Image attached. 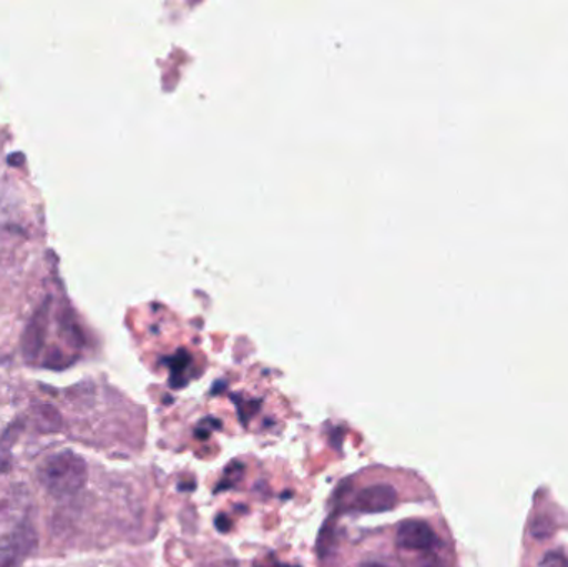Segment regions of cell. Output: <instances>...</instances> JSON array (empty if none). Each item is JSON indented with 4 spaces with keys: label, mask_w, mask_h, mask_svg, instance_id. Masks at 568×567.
<instances>
[{
    "label": "cell",
    "mask_w": 568,
    "mask_h": 567,
    "mask_svg": "<svg viewBox=\"0 0 568 567\" xmlns=\"http://www.w3.org/2000/svg\"><path fill=\"white\" fill-rule=\"evenodd\" d=\"M397 493L389 485H373L354 499V509L361 513H386L396 508Z\"/></svg>",
    "instance_id": "cell-4"
},
{
    "label": "cell",
    "mask_w": 568,
    "mask_h": 567,
    "mask_svg": "<svg viewBox=\"0 0 568 567\" xmlns=\"http://www.w3.org/2000/svg\"><path fill=\"white\" fill-rule=\"evenodd\" d=\"M47 332V313L45 308L37 313L36 318L27 326L26 335H23L22 348L27 360H33L39 356L45 342Z\"/></svg>",
    "instance_id": "cell-5"
},
{
    "label": "cell",
    "mask_w": 568,
    "mask_h": 567,
    "mask_svg": "<svg viewBox=\"0 0 568 567\" xmlns=\"http://www.w3.org/2000/svg\"><path fill=\"white\" fill-rule=\"evenodd\" d=\"M359 567H394L389 563L379 561V559H373V561L363 563Z\"/></svg>",
    "instance_id": "cell-7"
},
{
    "label": "cell",
    "mask_w": 568,
    "mask_h": 567,
    "mask_svg": "<svg viewBox=\"0 0 568 567\" xmlns=\"http://www.w3.org/2000/svg\"><path fill=\"white\" fill-rule=\"evenodd\" d=\"M397 546L404 551L424 553L434 549L437 536L427 523L419 519L404 522L397 529Z\"/></svg>",
    "instance_id": "cell-3"
},
{
    "label": "cell",
    "mask_w": 568,
    "mask_h": 567,
    "mask_svg": "<svg viewBox=\"0 0 568 567\" xmlns=\"http://www.w3.org/2000/svg\"><path fill=\"white\" fill-rule=\"evenodd\" d=\"M37 479L49 495L69 498L82 492L89 479L85 459L77 453L57 452L37 466Z\"/></svg>",
    "instance_id": "cell-1"
},
{
    "label": "cell",
    "mask_w": 568,
    "mask_h": 567,
    "mask_svg": "<svg viewBox=\"0 0 568 567\" xmlns=\"http://www.w3.org/2000/svg\"><path fill=\"white\" fill-rule=\"evenodd\" d=\"M36 545V529L26 516L10 528L0 529V567H22Z\"/></svg>",
    "instance_id": "cell-2"
},
{
    "label": "cell",
    "mask_w": 568,
    "mask_h": 567,
    "mask_svg": "<svg viewBox=\"0 0 568 567\" xmlns=\"http://www.w3.org/2000/svg\"><path fill=\"white\" fill-rule=\"evenodd\" d=\"M539 567H568V559L562 553H547Z\"/></svg>",
    "instance_id": "cell-6"
}]
</instances>
